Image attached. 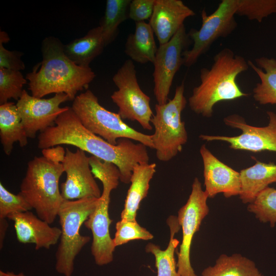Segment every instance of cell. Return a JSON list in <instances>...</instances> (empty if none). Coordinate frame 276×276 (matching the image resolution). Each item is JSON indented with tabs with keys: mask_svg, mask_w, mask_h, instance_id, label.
I'll return each mask as SVG.
<instances>
[{
	"mask_svg": "<svg viewBox=\"0 0 276 276\" xmlns=\"http://www.w3.org/2000/svg\"><path fill=\"white\" fill-rule=\"evenodd\" d=\"M68 145L75 146L100 159L114 164L120 172V181L128 184L134 168L149 163L147 147L140 143L123 138L116 145L110 144L86 129L72 107L60 114L55 125L40 133L38 147L43 149Z\"/></svg>",
	"mask_w": 276,
	"mask_h": 276,
	"instance_id": "1",
	"label": "cell"
},
{
	"mask_svg": "<svg viewBox=\"0 0 276 276\" xmlns=\"http://www.w3.org/2000/svg\"><path fill=\"white\" fill-rule=\"evenodd\" d=\"M59 39L49 36L41 45L42 60L26 75L32 96L41 98L64 93L73 101L79 91L87 89L96 74L90 67L79 66L65 55Z\"/></svg>",
	"mask_w": 276,
	"mask_h": 276,
	"instance_id": "2",
	"label": "cell"
},
{
	"mask_svg": "<svg viewBox=\"0 0 276 276\" xmlns=\"http://www.w3.org/2000/svg\"><path fill=\"white\" fill-rule=\"evenodd\" d=\"M248 67V61L230 49L220 51L214 56L210 68L200 70V84L194 87L188 99L190 109L203 117L211 118L217 103L247 97L249 94L241 90L236 79Z\"/></svg>",
	"mask_w": 276,
	"mask_h": 276,
	"instance_id": "3",
	"label": "cell"
},
{
	"mask_svg": "<svg viewBox=\"0 0 276 276\" xmlns=\"http://www.w3.org/2000/svg\"><path fill=\"white\" fill-rule=\"evenodd\" d=\"M64 172L62 164H54L44 157L35 156L29 162L19 193L37 216L49 224L58 216L65 200L59 191V182Z\"/></svg>",
	"mask_w": 276,
	"mask_h": 276,
	"instance_id": "4",
	"label": "cell"
},
{
	"mask_svg": "<svg viewBox=\"0 0 276 276\" xmlns=\"http://www.w3.org/2000/svg\"><path fill=\"white\" fill-rule=\"evenodd\" d=\"M99 198L65 200L58 212L61 236L55 253V269L64 276H72L74 261L90 237L81 235V227L96 208Z\"/></svg>",
	"mask_w": 276,
	"mask_h": 276,
	"instance_id": "5",
	"label": "cell"
},
{
	"mask_svg": "<svg viewBox=\"0 0 276 276\" xmlns=\"http://www.w3.org/2000/svg\"><path fill=\"white\" fill-rule=\"evenodd\" d=\"M71 107L86 129L110 144L116 145L119 139L126 138L153 149L152 135L135 130L123 121L118 113L103 107L90 90L76 96Z\"/></svg>",
	"mask_w": 276,
	"mask_h": 276,
	"instance_id": "6",
	"label": "cell"
},
{
	"mask_svg": "<svg viewBox=\"0 0 276 276\" xmlns=\"http://www.w3.org/2000/svg\"><path fill=\"white\" fill-rule=\"evenodd\" d=\"M184 92L183 81L176 87L172 99L155 106V112L151 120L154 129L152 140L156 157L161 162L171 160L181 151L188 141L185 123L181 118L187 103Z\"/></svg>",
	"mask_w": 276,
	"mask_h": 276,
	"instance_id": "7",
	"label": "cell"
},
{
	"mask_svg": "<svg viewBox=\"0 0 276 276\" xmlns=\"http://www.w3.org/2000/svg\"><path fill=\"white\" fill-rule=\"evenodd\" d=\"M118 87L110 98L118 107L123 120L138 122L143 129L152 130L153 116L150 98L141 89L136 77L135 65L131 59L126 60L112 77Z\"/></svg>",
	"mask_w": 276,
	"mask_h": 276,
	"instance_id": "8",
	"label": "cell"
},
{
	"mask_svg": "<svg viewBox=\"0 0 276 276\" xmlns=\"http://www.w3.org/2000/svg\"><path fill=\"white\" fill-rule=\"evenodd\" d=\"M238 0H222L213 13L208 15L205 9L201 11L200 28L192 29L188 33L193 45L191 49L183 52V65L191 66L217 39L232 33L237 27L235 18Z\"/></svg>",
	"mask_w": 276,
	"mask_h": 276,
	"instance_id": "9",
	"label": "cell"
},
{
	"mask_svg": "<svg viewBox=\"0 0 276 276\" xmlns=\"http://www.w3.org/2000/svg\"><path fill=\"white\" fill-rule=\"evenodd\" d=\"M208 196L197 177L194 179L189 198L178 211L177 216L182 229V240L178 252L177 267L180 276H198L190 261V250L193 237L199 230L203 219L209 213Z\"/></svg>",
	"mask_w": 276,
	"mask_h": 276,
	"instance_id": "10",
	"label": "cell"
},
{
	"mask_svg": "<svg viewBox=\"0 0 276 276\" xmlns=\"http://www.w3.org/2000/svg\"><path fill=\"white\" fill-rule=\"evenodd\" d=\"M266 113L268 123L266 126H251L241 116L233 114L225 117L223 122L228 126L240 130V134L233 136L201 134L199 138L206 142H225L233 150L276 152V113L272 111Z\"/></svg>",
	"mask_w": 276,
	"mask_h": 276,
	"instance_id": "11",
	"label": "cell"
},
{
	"mask_svg": "<svg viewBox=\"0 0 276 276\" xmlns=\"http://www.w3.org/2000/svg\"><path fill=\"white\" fill-rule=\"evenodd\" d=\"M185 25L167 43L159 45L153 63V93L158 104L169 101L173 79L183 64L182 54L190 42Z\"/></svg>",
	"mask_w": 276,
	"mask_h": 276,
	"instance_id": "12",
	"label": "cell"
},
{
	"mask_svg": "<svg viewBox=\"0 0 276 276\" xmlns=\"http://www.w3.org/2000/svg\"><path fill=\"white\" fill-rule=\"evenodd\" d=\"M66 101L69 99L64 93L43 99L30 95L24 89L16 105L28 138L34 139L37 132L54 126L58 116L68 109V106L60 107Z\"/></svg>",
	"mask_w": 276,
	"mask_h": 276,
	"instance_id": "13",
	"label": "cell"
},
{
	"mask_svg": "<svg viewBox=\"0 0 276 276\" xmlns=\"http://www.w3.org/2000/svg\"><path fill=\"white\" fill-rule=\"evenodd\" d=\"M62 162L66 179L61 184V194L65 200L100 198L101 193L91 172L89 157L77 148L75 152L66 148Z\"/></svg>",
	"mask_w": 276,
	"mask_h": 276,
	"instance_id": "14",
	"label": "cell"
},
{
	"mask_svg": "<svg viewBox=\"0 0 276 276\" xmlns=\"http://www.w3.org/2000/svg\"><path fill=\"white\" fill-rule=\"evenodd\" d=\"M110 193L102 191L98 204L84 223L91 232V253L99 266L107 265L113 261L116 248L109 231L112 222L109 215Z\"/></svg>",
	"mask_w": 276,
	"mask_h": 276,
	"instance_id": "15",
	"label": "cell"
},
{
	"mask_svg": "<svg viewBox=\"0 0 276 276\" xmlns=\"http://www.w3.org/2000/svg\"><path fill=\"white\" fill-rule=\"evenodd\" d=\"M203 165L205 192L209 198L222 193L226 198L240 195V172L225 165L202 145L199 150Z\"/></svg>",
	"mask_w": 276,
	"mask_h": 276,
	"instance_id": "16",
	"label": "cell"
},
{
	"mask_svg": "<svg viewBox=\"0 0 276 276\" xmlns=\"http://www.w3.org/2000/svg\"><path fill=\"white\" fill-rule=\"evenodd\" d=\"M195 15L194 11L181 0H155L149 24L159 45H162L173 37L186 19Z\"/></svg>",
	"mask_w": 276,
	"mask_h": 276,
	"instance_id": "17",
	"label": "cell"
},
{
	"mask_svg": "<svg viewBox=\"0 0 276 276\" xmlns=\"http://www.w3.org/2000/svg\"><path fill=\"white\" fill-rule=\"evenodd\" d=\"M8 218L14 222L18 241L34 244L36 250L49 249L59 241L60 228L50 226L30 211L11 214Z\"/></svg>",
	"mask_w": 276,
	"mask_h": 276,
	"instance_id": "18",
	"label": "cell"
},
{
	"mask_svg": "<svg viewBox=\"0 0 276 276\" xmlns=\"http://www.w3.org/2000/svg\"><path fill=\"white\" fill-rule=\"evenodd\" d=\"M156 167V164L149 163L138 164L134 168L121 219L136 221L137 212L141 202L147 196Z\"/></svg>",
	"mask_w": 276,
	"mask_h": 276,
	"instance_id": "19",
	"label": "cell"
},
{
	"mask_svg": "<svg viewBox=\"0 0 276 276\" xmlns=\"http://www.w3.org/2000/svg\"><path fill=\"white\" fill-rule=\"evenodd\" d=\"M241 189L239 198L243 203H250L269 185L276 182V164L256 160L240 171Z\"/></svg>",
	"mask_w": 276,
	"mask_h": 276,
	"instance_id": "20",
	"label": "cell"
},
{
	"mask_svg": "<svg viewBox=\"0 0 276 276\" xmlns=\"http://www.w3.org/2000/svg\"><path fill=\"white\" fill-rule=\"evenodd\" d=\"M105 47L102 29L99 26L89 30L84 36L64 45L63 49L71 61L79 66L87 67Z\"/></svg>",
	"mask_w": 276,
	"mask_h": 276,
	"instance_id": "21",
	"label": "cell"
},
{
	"mask_svg": "<svg viewBox=\"0 0 276 276\" xmlns=\"http://www.w3.org/2000/svg\"><path fill=\"white\" fill-rule=\"evenodd\" d=\"M28 139L16 105L11 102L0 105V139L5 153L10 155L16 142L25 147Z\"/></svg>",
	"mask_w": 276,
	"mask_h": 276,
	"instance_id": "22",
	"label": "cell"
},
{
	"mask_svg": "<svg viewBox=\"0 0 276 276\" xmlns=\"http://www.w3.org/2000/svg\"><path fill=\"white\" fill-rule=\"evenodd\" d=\"M154 35L149 23L135 22L134 32L129 34L126 39L125 53L139 63H153L158 49Z\"/></svg>",
	"mask_w": 276,
	"mask_h": 276,
	"instance_id": "23",
	"label": "cell"
},
{
	"mask_svg": "<svg viewBox=\"0 0 276 276\" xmlns=\"http://www.w3.org/2000/svg\"><path fill=\"white\" fill-rule=\"evenodd\" d=\"M255 61L257 66L247 61L260 79L253 88V98L260 105L276 104V59L261 57Z\"/></svg>",
	"mask_w": 276,
	"mask_h": 276,
	"instance_id": "24",
	"label": "cell"
},
{
	"mask_svg": "<svg viewBox=\"0 0 276 276\" xmlns=\"http://www.w3.org/2000/svg\"><path fill=\"white\" fill-rule=\"evenodd\" d=\"M167 223L170 231L167 247L162 250L158 245L150 242L146 246L145 250L154 256L157 276H180L176 270L177 263L174 256L175 250L179 244V240L174 237L181 228L180 225L177 217L175 216H170Z\"/></svg>",
	"mask_w": 276,
	"mask_h": 276,
	"instance_id": "25",
	"label": "cell"
},
{
	"mask_svg": "<svg viewBox=\"0 0 276 276\" xmlns=\"http://www.w3.org/2000/svg\"><path fill=\"white\" fill-rule=\"evenodd\" d=\"M201 276H264L255 262L240 254L221 255L213 266L205 268Z\"/></svg>",
	"mask_w": 276,
	"mask_h": 276,
	"instance_id": "26",
	"label": "cell"
},
{
	"mask_svg": "<svg viewBox=\"0 0 276 276\" xmlns=\"http://www.w3.org/2000/svg\"><path fill=\"white\" fill-rule=\"evenodd\" d=\"M130 2V0L106 1L104 15L99 22L106 46L115 40L119 26L128 18Z\"/></svg>",
	"mask_w": 276,
	"mask_h": 276,
	"instance_id": "27",
	"label": "cell"
},
{
	"mask_svg": "<svg viewBox=\"0 0 276 276\" xmlns=\"http://www.w3.org/2000/svg\"><path fill=\"white\" fill-rule=\"evenodd\" d=\"M247 211L255 214L263 223L271 227L276 223V189L268 187L261 192L253 201L248 204Z\"/></svg>",
	"mask_w": 276,
	"mask_h": 276,
	"instance_id": "28",
	"label": "cell"
},
{
	"mask_svg": "<svg viewBox=\"0 0 276 276\" xmlns=\"http://www.w3.org/2000/svg\"><path fill=\"white\" fill-rule=\"evenodd\" d=\"M26 83L27 79L20 71L0 68V105L11 99L18 101Z\"/></svg>",
	"mask_w": 276,
	"mask_h": 276,
	"instance_id": "29",
	"label": "cell"
},
{
	"mask_svg": "<svg viewBox=\"0 0 276 276\" xmlns=\"http://www.w3.org/2000/svg\"><path fill=\"white\" fill-rule=\"evenodd\" d=\"M276 13V0H238L236 15L259 22Z\"/></svg>",
	"mask_w": 276,
	"mask_h": 276,
	"instance_id": "30",
	"label": "cell"
},
{
	"mask_svg": "<svg viewBox=\"0 0 276 276\" xmlns=\"http://www.w3.org/2000/svg\"><path fill=\"white\" fill-rule=\"evenodd\" d=\"M116 232L113 241L114 246H119L134 240H149L153 235L136 221L121 219L116 224Z\"/></svg>",
	"mask_w": 276,
	"mask_h": 276,
	"instance_id": "31",
	"label": "cell"
},
{
	"mask_svg": "<svg viewBox=\"0 0 276 276\" xmlns=\"http://www.w3.org/2000/svg\"><path fill=\"white\" fill-rule=\"evenodd\" d=\"M89 162L93 174L101 181L103 188L113 190L118 187L121 175L119 168L114 164L94 156L89 157Z\"/></svg>",
	"mask_w": 276,
	"mask_h": 276,
	"instance_id": "32",
	"label": "cell"
},
{
	"mask_svg": "<svg viewBox=\"0 0 276 276\" xmlns=\"http://www.w3.org/2000/svg\"><path fill=\"white\" fill-rule=\"evenodd\" d=\"M32 208L19 194H14L0 183V219L13 214L30 211Z\"/></svg>",
	"mask_w": 276,
	"mask_h": 276,
	"instance_id": "33",
	"label": "cell"
},
{
	"mask_svg": "<svg viewBox=\"0 0 276 276\" xmlns=\"http://www.w3.org/2000/svg\"><path fill=\"white\" fill-rule=\"evenodd\" d=\"M155 0H132L129 5L128 18L135 22L150 19L153 11Z\"/></svg>",
	"mask_w": 276,
	"mask_h": 276,
	"instance_id": "34",
	"label": "cell"
},
{
	"mask_svg": "<svg viewBox=\"0 0 276 276\" xmlns=\"http://www.w3.org/2000/svg\"><path fill=\"white\" fill-rule=\"evenodd\" d=\"M23 53L17 51H9L0 42V68L11 70H24L25 65L21 59Z\"/></svg>",
	"mask_w": 276,
	"mask_h": 276,
	"instance_id": "35",
	"label": "cell"
},
{
	"mask_svg": "<svg viewBox=\"0 0 276 276\" xmlns=\"http://www.w3.org/2000/svg\"><path fill=\"white\" fill-rule=\"evenodd\" d=\"M43 156L54 164H61L65 156L66 150L61 145L42 150Z\"/></svg>",
	"mask_w": 276,
	"mask_h": 276,
	"instance_id": "36",
	"label": "cell"
},
{
	"mask_svg": "<svg viewBox=\"0 0 276 276\" xmlns=\"http://www.w3.org/2000/svg\"><path fill=\"white\" fill-rule=\"evenodd\" d=\"M8 223L6 219H0V248L2 249L4 244V239L8 228Z\"/></svg>",
	"mask_w": 276,
	"mask_h": 276,
	"instance_id": "37",
	"label": "cell"
},
{
	"mask_svg": "<svg viewBox=\"0 0 276 276\" xmlns=\"http://www.w3.org/2000/svg\"><path fill=\"white\" fill-rule=\"evenodd\" d=\"M0 276H28L25 275L24 273L20 272L18 273H15L13 272L4 271L0 270Z\"/></svg>",
	"mask_w": 276,
	"mask_h": 276,
	"instance_id": "38",
	"label": "cell"
},
{
	"mask_svg": "<svg viewBox=\"0 0 276 276\" xmlns=\"http://www.w3.org/2000/svg\"><path fill=\"white\" fill-rule=\"evenodd\" d=\"M10 39L7 33L4 31L0 32V42L6 43L9 41Z\"/></svg>",
	"mask_w": 276,
	"mask_h": 276,
	"instance_id": "39",
	"label": "cell"
}]
</instances>
